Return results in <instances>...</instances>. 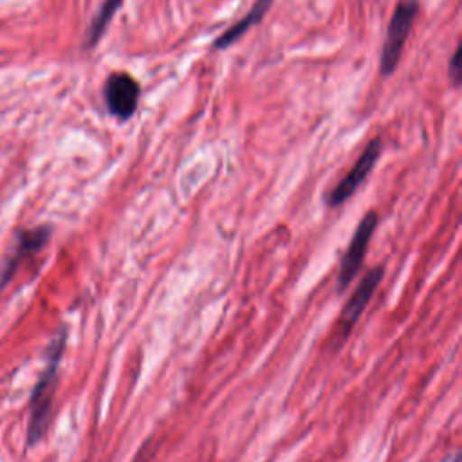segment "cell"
I'll return each instance as SVG.
<instances>
[{"mask_svg": "<svg viewBox=\"0 0 462 462\" xmlns=\"http://www.w3.org/2000/svg\"><path fill=\"white\" fill-rule=\"evenodd\" d=\"M65 348V330H61L51 348H49V359L47 365L32 390L31 395V417H29V428H27V444L34 446L36 442L42 440L49 428L51 420V410H52V401H54V390H56V377H58V366L63 356Z\"/></svg>", "mask_w": 462, "mask_h": 462, "instance_id": "cell-1", "label": "cell"}, {"mask_svg": "<svg viewBox=\"0 0 462 462\" xmlns=\"http://www.w3.org/2000/svg\"><path fill=\"white\" fill-rule=\"evenodd\" d=\"M419 13V2L417 0H401L390 18L386 36L383 42V51H381V74L383 76H392L395 67L399 65L404 43L410 36L411 25L417 18Z\"/></svg>", "mask_w": 462, "mask_h": 462, "instance_id": "cell-2", "label": "cell"}, {"mask_svg": "<svg viewBox=\"0 0 462 462\" xmlns=\"http://www.w3.org/2000/svg\"><path fill=\"white\" fill-rule=\"evenodd\" d=\"M103 97L106 110L112 117H116L117 121H128L137 110L141 85L128 72L116 70L105 79Z\"/></svg>", "mask_w": 462, "mask_h": 462, "instance_id": "cell-3", "label": "cell"}, {"mask_svg": "<svg viewBox=\"0 0 462 462\" xmlns=\"http://www.w3.org/2000/svg\"><path fill=\"white\" fill-rule=\"evenodd\" d=\"M381 152H383V143L379 137H374L365 146V150L361 152V155L357 157V161L354 162L350 171L327 193V206L337 208L345 200H348L356 193V189L363 184V180L370 175Z\"/></svg>", "mask_w": 462, "mask_h": 462, "instance_id": "cell-4", "label": "cell"}, {"mask_svg": "<svg viewBox=\"0 0 462 462\" xmlns=\"http://www.w3.org/2000/svg\"><path fill=\"white\" fill-rule=\"evenodd\" d=\"M377 227V213L375 211H368L361 222L357 224L356 227V233L341 258V263H339V276H337V287L339 291H343L352 280L354 276L359 273L361 269V263L365 260V253H366V247L370 244V238L374 235Z\"/></svg>", "mask_w": 462, "mask_h": 462, "instance_id": "cell-5", "label": "cell"}, {"mask_svg": "<svg viewBox=\"0 0 462 462\" xmlns=\"http://www.w3.org/2000/svg\"><path fill=\"white\" fill-rule=\"evenodd\" d=\"M49 236H51L49 226H38V227L23 229L18 233L16 242L0 271V289L11 282V278L14 276L22 262L38 254L45 247V244L49 242Z\"/></svg>", "mask_w": 462, "mask_h": 462, "instance_id": "cell-6", "label": "cell"}, {"mask_svg": "<svg viewBox=\"0 0 462 462\" xmlns=\"http://www.w3.org/2000/svg\"><path fill=\"white\" fill-rule=\"evenodd\" d=\"M383 267H375L372 269L363 280L361 283L356 287L354 294L348 298V301L345 303L341 314H339V319H337V328H339V334H341V339H345L352 327L356 325V321L359 319V316L363 314L365 307L368 305L374 291L377 289L381 278H383Z\"/></svg>", "mask_w": 462, "mask_h": 462, "instance_id": "cell-7", "label": "cell"}, {"mask_svg": "<svg viewBox=\"0 0 462 462\" xmlns=\"http://www.w3.org/2000/svg\"><path fill=\"white\" fill-rule=\"evenodd\" d=\"M273 0H254L253 7L247 11V14L244 18H240L236 23L229 25L220 36L215 38L213 42V49L217 51H222V49H227L231 45H235L236 40H240L253 25L260 23L265 16V13L269 11Z\"/></svg>", "mask_w": 462, "mask_h": 462, "instance_id": "cell-8", "label": "cell"}, {"mask_svg": "<svg viewBox=\"0 0 462 462\" xmlns=\"http://www.w3.org/2000/svg\"><path fill=\"white\" fill-rule=\"evenodd\" d=\"M121 4H123V0H103L101 7L97 9V13L94 14L92 22L87 27L85 40H83V49L85 51L94 49L97 45V42L103 38L106 27L110 25L116 11L121 7Z\"/></svg>", "mask_w": 462, "mask_h": 462, "instance_id": "cell-9", "label": "cell"}, {"mask_svg": "<svg viewBox=\"0 0 462 462\" xmlns=\"http://www.w3.org/2000/svg\"><path fill=\"white\" fill-rule=\"evenodd\" d=\"M460 51H462V47L457 45V49H455V52H453L449 63H448V74H449V78L453 79V85H455V87L460 85V76H462V58H460Z\"/></svg>", "mask_w": 462, "mask_h": 462, "instance_id": "cell-10", "label": "cell"}]
</instances>
